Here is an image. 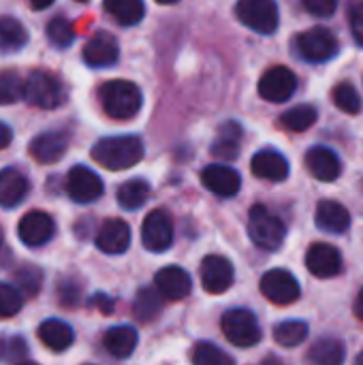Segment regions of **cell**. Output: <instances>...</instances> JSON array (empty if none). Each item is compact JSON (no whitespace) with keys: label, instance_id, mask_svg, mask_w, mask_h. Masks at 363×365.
<instances>
[{"label":"cell","instance_id":"obj_50","mask_svg":"<svg viewBox=\"0 0 363 365\" xmlns=\"http://www.w3.org/2000/svg\"><path fill=\"white\" fill-rule=\"evenodd\" d=\"M0 246H2V231H0Z\"/></svg>","mask_w":363,"mask_h":365},{"label":"cell","instance_id":"obj_40","mask_svg":"<svg viewBox=\"0 0 363 365\" xmlns=\"http://www.w3.org/2000/svg\"><path fill=\"white\" fill-rule=\"evenodd\" d=\"M349 24L355 41L363 47V0H351L349 2Z\"/></svg>","mask_w":363,"mask_h":365},{"label":"cell","instance_id":"obj_1","mask_svg":"<svg viewBox=\"0 0 363 365\" xmlns=\"http://www.w3.org/2000/svg\"><path fill=\"white\" fill-rule=\"evenodd\" d=\"M92 158L111 171L131 169L143 158V143L135 135L105 137L92 148Z\"/></svg>","mask_w":363,"mask_h":365},{"label":"cell","instance_id":"obj_42","mask_svg":"<svg viewBox=\"0 0 363 365\" xmlns=\"http://www.w3.org/2000/svg\"><path fill=\"white\" fill-rule=\"evenodd\" d=\"M92 306H96V308H98L101 312H105V314H109V312L113 310V302H111V297H107V295H94Z\"/></svg>","mask_w":363,"mask_h":365},{"label":"cell","instance_id":"obj_35","mask_svg":"<svg viewBox=\"0 0 363 365\" xmlns=\"http://www.w3.org/2000/svg\"><path fill=\"white\" fill-rule=\"evenodd\" d=\"M193 365H235V361L223 349L201 342L193 351Z\"/></svg>","mask_w":363,"mask_h":365},{"label":"cell","instance_id":"obj_17","mask_svg":"<svg viewBox=\"0 0 363 365\" xmlns=\"http://www.w3.org/2000/svg\"><path fill=\"white\" fill-rule=\"evenodd\" d=\"M83 60L86 64L94 68L111 66L118 60V41L107 32H96L83 47Z\"/></svg>","mask_w":363,"mask_h":365},{"label":"cell","instance_id":"obj_46","mask_svg":"<svg viewBox=\"0 0 363 365\" xmlns=\"http://www.w3.org/2000/svg\"><path fill=\"white\" fill-rule=\"evenodd\" d=\"M259 365H282V361L276 359V357H267V359H263Z\"/></svg>","mask_w":363,"mask_h":365},{"label":"cell","instance_id":"obj_36","mask_svg":"<svg viewBox=\"0 0 363 365\" xmlns=\"http://www.w3.org/2000/svg\"><path fill=\"white\" fill-rule=\"evenodd\" d=\"M24 96V81L17 73H0V105H13Z\"/></svg>","mask_w":363,"mask_h":365},{"label":"cell","instance_id":"obj_23","mask_svg":"<svg viewBox=\"0 0 363 365\" xmlns=\"http://www.w3.org/2000/svg\"><path fill=\"white\" fill-rule=\"evenodd\" d=\"M28 195V180L17 169L0 171V207H15Z\"/></svg>","mask_w":363,"mask_h":365},{"label":"cell","instance_id":"obj_18","mask_svg":"<svg viewBox=\"0 0 363 365\" xmlns=\"http://www.w3.org/2000/svg\"><path fill=\"white\" fill-rule=\"evenodd\" d=\"M306 165L319 182H334V180H338V175L342 171V165H340V158L336 156V152L329 148H323V145L308 150Z\"/></svg>","mask_w":363,"mask_h":365},{"label":"cell","instance_id":"obj_14","mask_svg":"<svg viewBox=\"0 0 363 365\" xmlns=\"http://www.w3.org/2000/svg\"><path fill=\"white\" fill-rule=\"evenodd\" d=\"M201 182L203 186L214 192L216 197H235L242 188V178L235 169L225 167V165H210L201 171Z\"/></svg>","mask_w":363,"mask_h":365},{"label":"cell","instance_id":"obj_6","mask_svg":"<svg viewBox=\"0 0 363 365\" xmlns=\"http://www.w3.org/2000/svg\"><path fill=\"white\" fill-rule=\"evenodd\" d=\"M220 327L225 331V338L242 349H250L259 344L261 340V329L252 312L248 310H231L223 317Z\"/></svg>","mask_w":363,"mask_h":365},{"label":"cell","instance_id":"obj_34","mask_svg":"<svg viewBox=\"0 0 363 365\" xmlns=\"http://www.w3.org/2000/svg\"><path fill=\"white\" fill-rule=\"evenodd\" d=\"M334 103L340 111L344 113H359L362 111V98H359V92L349 83V81H342L334 88Z\"/></svg>","mask_w":363,"mask_h":365},{"label":"cell","instance_id":"obj_21","mask_svg":"<svg viewBox=\"0 0 363 365\" xmlns=\"http://www.w3.org/2000/svg\"><path fill=\"white\" fill-rule=\"evenodd\" d=\"M66 145H68L66 137L62 133L51 130V133H43V135H39V137L32 139L30 154H32V158L36 163L51 165V163H56V160H60L64 156Z\"/></svg>","mask_w":363,"mask_h":365},{"label":"cell","instance_id":"obj_39","mask_svg":"<svg viewBox=\"0 0 363 365\" xmlns=\"http://www.w3.org/2000/svg\"><path fill=\"white\" fill-rule=\"evenodd\" d=\"M19 308H21L19 293L9 284H0V317H13L19 312Z\"/></svg>","mask_w":363,"mask_h":365},{"label":"cell","instance_id":"obj_29","mask_svg":"<svg viewBox=\"0 0 363 365\" xmlns=\"http://www.w3.org/2000/svg\"><path fill=\"white\" fill-rule=\"evenodd\" d=\"M150 197V184L145 180H128L124 182L120 188H118V203L120 207L133 212V210H139Z\"/></svg>","mask_w":363,"mask_h":365},{"label":"cell","instance_id":"obj_12","mask_svg":"<svg viewBox=\"0 0 363 365\" xmlns=\"http://www.w3.org/2000/svg\"><path fill=\"white\" fill-rule=\"evenodd\" d=\"M233 276H235L233 265L225 257L210 255L201 263V284L212 295L225 293L233 284Z\"/></svg>","mask_w":363,"mask_h":365},{"label":"cell","instance_id":"obj_25","mask_svg":"<svg viewBox=\"0 0 363 365\" xmlns=\"http://www.w3.org/2000/svg\"><path fill=\"white\" fill-rule=\"evenodd\" d=\"M137 342H139V336L133 327L128 325H120V327H111L105 338H103V344L107 349L109 355L118 357V359H126L133 355V351L137 349Z\"/></svg>","mask_w":363,"mask_h":365},{"label":"cell","instance_id":"obj_30","mask_svg":"<svg viewBox=\"0 0 363 365\" xmlns=\"http://www.w3.org/2000/svg\"><path fill=\"white\" fill-rule=\"evenodd\" d=\"M240 139H242V128L233 122L225 124L220 128V135L212 148L214 156L218 158H225V160H233L240 152Z\"/></svg>","mask_w":363,"mask_h":365},{"label":"cell","instance_id":"obj_44","mask_svg":"<svg viewBox=\"0 0 363 365\" xmlns=\"http://www.w3.org/2000/svg\"><path fill=\"white\" fill-rule=\"evenodd\" d=\"M28 2H30V6H32L34 11H43V9L51 6L53 0H28Z\"/></svg>","mask_w":363,"mask_h":365},{"label":"cell","instance_id":"obj_11","mask_svg":"<svg viewBox=\"0 0 363 365\" xmlns=\"http://www.w3.org/2000/svg\"><path fill=\"white\" fill-rule=\"evenodd\" d=\"M66 192L75 203H92L101 199L103 182L88 167H73L66 178Z\"/></svg>","mask_w":363,"mask_h":365},{"label":"cell","instance_id":"obj_8","mask_svg":"<svg viewBox=\"0 0 363 365\" xmlns=\"http://www.w3.org/2000/svg\"><path fill=\"white\" fill-rule=\"evenodd\" d=\"M141 242L150 252H165L173 244V222L167 212L154 210L141 227Z\"/></svg>","mask_w":363,"mask_h":365},{"label":"cell","instance_id":"obj_24","mask_svg":"<svg viewBox=\"0 0 363 365\" xmlns=\"http://www.w3.org/2000/svg\"><path fill=\"white\" fill-rule=\"evenodd\" d=\"M344 357H347V349L340 340L321 338L310 346L306 355V365H342Z\"/></svg>","mask_w":363,"mask_h":365},{"label":"cell","instance_id":"obj_20","mask_svg":"<svg viewBox=\"0 0 363 365\" xmlns=\"http://www.w3.org/2000/svg\"><path fill=\"white\" fill-rule=\"evenodd\" d=\"M250 169L257 178L267 182H285L289 178V163L280 152L263 150L252 156Z\"/></svg>","mask_w":363,"mask_h":365},{"label":"cell","instance_id":"obj_2","mask_svg":"<svg viewBox=\"0 0 363 365\" xmlns=\"http://www.w3.org/2000/svg\"><path fill=\"white\" fill-rule=\"evenodd\" d=\"M101 103L109 118L113 120H131L139 113L143 105L141 90L126 79H111L101 88Z\"/></svg>","mask_w":363,"mask_h":365},{"label":"cell","instance_id":"obj_32","mask_svg":"<svg viewBox=\"0 0 363 365\" xmlns=\"http://www.w3.org/2000/svg\"><path fill=\"white\" fill-rule=\"evenodd\" d=\"M133 312L141 323H150L160 312V295L152 289H141L135 297Z\"/></svg>","mask_w":363,"mask_h":365},{"label":"cell","instance_id":"obj_48","mask_svg":"<svg viewBox=\"0 0 363 365\" xmlns=\"http://www.w3.org/2000/svg\"><path fill=\"white\" fill-rule=\"evenodd\" d=\"M355 365H363V353L357 357V359H355Z\"/></svg>","mask_w":363,"mask_h":365},{"label":"cell","instance_id":"obj_37","mask_svg":"<svg viewBox=\"0 0 363 365\" xmlns=\"http://www.w3.org/2000/svg\"><path fill=\"white\" fill-rule=\"evenodd\" d=\"M47 36L56 47H68L75 41V30L66 17H53L47 24Z\"/></svg>","mask_w":363,"mask_h":365},{"label":"cell","instance_id":"obj_27","mask_svg":"<svg viewBox=\"0 0 363 365\" xmlns=\"http://www.w3.org/2000/svg\"><path fill=\"white\" fill-rule=\"evenodd\" d=\"M105 11L120 26H137L143 19V0H105Z\"/></svg>","mask_w":363,"mask_h":365},{"label":"cell","instance_id":"obj_13","mask_svg":"<svg viewBox=\"0 0 363 365\" xmlns=\"http://www.w3.org/2000/svg\"><path fill=\"white\" fill-rule=\"evenodd\" d=\"M17 233H19V240L30 248L45 246L56 233V222L45 212H28L21 218Z\"/></svg>","mask_w":363,"mask_h":365},{"label":"cell","instance_id":"obj_15","mask_svg":"<svg viewBox=\"0 0 363 365\" xmlns=\"http://www.w3.org/2000/svg\"><path fill=\"white\" fill-rule=\"evenodd\" d=\"M306 267L317 278H334L342 272V257L329 244H315L306 255Z\"/></svg>","mask_w":363,"mask_h":365},{"label":"cell","instance_id":"obj_19","mask_svg":"<svg viewBox=\"0 0 363 365\" xmlns=\"http://www.w3.org/2000/svg\"><path fill=\"white\" fill-rule=\"evenodd\" d=\"M131 244V229L124 220H107L96 235V246L105 255H122Z\"/></svg>","mask_w":363,"mask_h":365},{"label":"cell","instance_id":"obj_3","mask_svg":"<svg viewBox=\"0 0 363 365\" xmlns=\"http://www.w3.org/2000/svg\"><path fill=\"white\" fill-rule=\"evenodd\" d=\"M24 98L39 109H56L66 101V90L56 75L32 71L24 81Z\"/></svg>","mask_w":363,"mask_h":365},{"label":"cell","instance_id":"obj_41","mask_svg":"<svg viewBox=\"0 0 363 365\" xmlns=\"http://www.w3.org/2000/svg\"><path fill=\"white\" fill-rule=\"evenodd\" d=\"M304 6L308 13H312L317 17H327L336 11L338 0H304Z\"/></svg>","mask_w":363,"mask_h":365},{"label":"cell","instance_id":"obj_9","mask_svg":"<svg viewBox=\"0 0 363 365\" xmlns=\"http://www.w3.org/2000/svg\"><path fill=\"white\" fill-rule=\"evenodd\" d=\"M297 90V79L287 66H272L259 81V94L270 103H285Z\"/></svg>","mask_w":363,"mask_h":365},{"label":"cell","instance_id":"obj_7","mask_svg":"<svg viewBox=\"0 0 363 365\" xmlns=\"http://www.w3.org/2000/svg\"><path fill=\"white\" fill-rule=\"evenodd\" d=\"M295 47L308 62H327L338 53V38L327 28H310L295 38Z\"/></svg>","mask_w":363,"mask_h":365},{"label":"cell","instance_id":"obj_47","mask_svg":"<svg viewBox=\"0 0 363 365\" xmlns=\"http://www.w3.org/2000/svg\"><path fill=\"white\" fill-rule=\"evenodd\" d=\"M156 2H160V4H173V2H178V0H156Z\"/></svg>","mask_w":363,"mask_h":365},{"label":"cell","instance_id":"obj_51","mask_svg":"<svg viewBox=\"0 0 363 365\" xmlns=\"http://www.w3.org/2000/svg\"><path fill=\"white\" fill-rule=\"evenodd\" d=\"M79 2H86V0H79Z\"/></svg>","mask_w":363,"mask_h":365},{"label":"cell","instance_id":"obj_43","mask_svg":"<svg viewBox=\"0 0 363 365\" xmlns=\"http://www.w3.org/2000/svg\"><path fill=\"white\" fill-rule=\"evenodd\" d=\"M11 139H13L11 128H9L6 124H2V122H0V150H4V148L11 143Z\"/></svg>","mask_w":363,"mask_h":365},{"label":"cell","instance_id":"obj_38","mask_svg":"<svg viewBox=\"0 0 363 365\" xmlns=\"http://www.w3.org/2000/svg\"><path fill=\"white\" fill-rule=\"evenodd\" d=\"M15 280H17L19 289H21L28 297H32V295H36V293H39V289H41L43 274H41V269H39V267H34V265H26V267L17 269Z\"/></svg>","mask_w":363,"mask_h":365},{"label":"cell","instance_id":"obj_5","mask_svg":"<svg viewBox=\"0 0 363 365\" xmlns=\"http://www.w3.org/2000/svg\"><path fill=\"white\" fill-rule=\"evenodd\" d=\"M235 13L244 26L259 34H272L278 28V6L274 0H240Z\"/></svg>","mask_w":363,"mask_h":365},{"label":"cell","instance_id":"obj_45","mask_svg":"<svg viewBox=\"0 0 363 365\" xmlns=\"http://www.w3.org/2000/svg\"><path fill=\"white\" fill-rule=\"evenodd\" d=\"M355 317L363 321V289L359 291V295H357V299H355Z\"/></svg>","mask_w":363,"mask_h":365},{"label":"cell","instance_id":"obj_31","mask_svg":"<svg viewBox=\"0 0 363 365\" xmlns=\"http://www.w3.org/2000/svg\"><path fill=\"white\" fill-rule=\"evenodd\" d=\"M317 120V109L310 107V105H297L289 111L282 113L280 118V124L287 128V130H293V133H302L306 128H310Z\"/></svg>","mask_w":363,"mask_h":365},{"label":"cell","instance_id":"obj_49","mask_svg":"<svg viewBox=\"0 0 363 365\" xmlns=\"http://www.w3.org/2000/svg\"><path fill=\"white\" fill-rule=\"evenodd\" d=\"M17 365H36V364H28V361H24V364H17Z\"/></svg>","mask_w":363,"mask_h":365},{"label":"cell","instance_id":"obj_33","mask_svg":"<svg viewBox=\"0 0 363 365\" xmlns=\"http://www.w3.org/2000/svg\"><path fill=\"white\" fill-rule=\"evenodd\" d=\"M306 338H308V325L304 321H285L274 329V340L280 346H297Z\"/></svg>","mask_w":363,"mask_h":365},{"label":"cell","instance_id":"obj_16","mask_svg":"<svg viewBox=\"0 0 363 365\" xmlns=\"http://www.w3.org/2000/svg\"><path fill=\"white\" fill-rule=\"evenodd\" d=\"M156 289L158 293L165 297V299H171V302H180L184 297H188V293L193 291V282H190V276L182 269V267H163L156 278Z\"/></svg>","mask_w":363,"mask_h":365},{"label":"cell","instance_id":"obj_22","mask_svg":"<svg viewBox=\"0 0 363 365\" xmlns=\"http://www.w3.org/2000/svg\"><path fill=\"white\" fill-rule=\"evenodd\" d=\"M315 222L325 233H344L351 225V214L338 201H321L317 207Z\"/></svg>","mask_w":363,"mask_h":365},{"label":"cell","instance_id":"obj_26","mask_svg":"<svg viewBox=\"0 0 363 365\" xmlns=\"http://www.w3.org/2000/svg\"><path fill=\"white\" fill-rule=\"evenodd\" d=\"M39 340L45 346H49L51 351H64V349H68L73 344L75 336H73V329L66 323L51 319V321H45L39 327Z\"/></svg>","mask_w":363,"mask_h":365},{"label":"cell","instance_id":"obj_28","mask_svg":"<svg viewBox=\"0 0 363 365\" xmlns=\"http://www.w3.org/2000/svg\"><path fill=\"white\" fill-rule=\"evenodd\" d=\"M28 43V32L11 15H0V51H19Z\"/></svg>","mask_w":363,"mask_h":365},{"label":"cell","instance_id":"obj_10","mask_svg":"<svg viewBox=\"0 0 363 365\" xmlns=\"http://www.w3.org/2000/svg\"><path fill=\"white\" fill-rule=\"evenodd\" d=\"M261 293L278 306H289L300 297V284L287 269H272L261 278Z\"/></svg>","mask_w":363,"mask_h":365},{"label":"cell","instance_id":"obj_4","mask_svg":"<svg viewBox=\"0 0 363 365\" xmlns=\"http://www.w3.org/2000/svg\"><path fill=\"white\" fill-rule=\"evenodd\" d=\"M248 235L255 242V246L263 248V250H278L287 237V227L285 222L270 214L267 207L263 205H255L250 210V220H248Z\"/></svg>","mask_w":363,"mask_h":365}]
</instances>
